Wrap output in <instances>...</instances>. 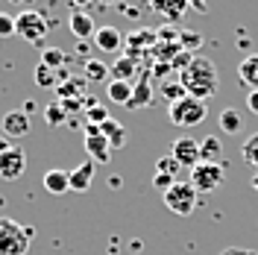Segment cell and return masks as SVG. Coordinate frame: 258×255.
<instances>
[{
  "label": "cell",
  "instance_id": "obj_30",
  "mask_svg": "<svg viewBox=\"0 0 258 255\" xmlns=\"http://www.w3.org/2000/svg\"><path fill=\"white\" fill-rule=\"evenodd\" d=\"M153 9L161 12V15L167 18H179L182 12H188V3H176V6H164V3H153Z\"/></svg>",
  "mask_w": 258,
  "mask_h": 255
},
{
  "label": "cell",
  "instance_id": "obj_1",
  "mask_svg": "<svg viewBox=\"0 0 258 255\" xmlns=\"http://www.w3.org/2000/svg\"><path fill=\"white\" fill-rule=\"evenodd\" d=\"M179 82H182V88H185V94L197 97V100H209V97L217 94V68L211 59L206 56H194L191 65L179 74Z\"/></svg>",
  "mask_w": 258,
  "mask_h": 255
},
{
  "label": "cell",
  "instance_id": "obj_26",
  "mask_svg": "<svg viewBox=\"0 0 258 255\" xmlns=\"http://www.w3.org/2000/svg\"><path fill=\"white\" fill-rule=\"evenodd\" d=\"M44 120H47L50 126H59V123H64V120H68V112H64L62 103H50L47 109H44Z\"/></svg>",
  "mask_w": 258,
  "mask_h": 255
},
{
  "label": "cell",
  "instance_id": "obj_20",
  "mask_svg": "<svg viewBox=\"0 0 258 255\" xmlns=\"http://www.w3.org/2000/svg\"><path fill=\"white\" fill-rule=\"evenodd\" d=\"M112 80H120V82H132V77L138 74V65H135V59L132 56H123V59H117V62L112 65Z\"/></svg>",
  "mask_w": 258,
  "mask_h": 255
},
{
  "label": "cell",
  "instance_id": "obj_27",
  "mask_svg": "<svg viewBox=\"0 0 258 255\" xmlns=\"http://www.w3.org/2000/svg\"><path fill=\"white\" fill-rule=\"evenodd\" d=\"M179 161L173 159V156H164V159L156 161V173H167V176H173V179H179Z\"/></svg>",
  "mask_w": 258,
  "mask_h": 255
},
{
  "label": "cell",
  "instance_id": "obj_22",
  "mask_svg": "<svg viewBox=\"0 0 258 255\" xmlns=\"http://www.w3.org/2000/svg\"><path fill=\"white\" fill-rule=\"evenodd\" d=\"M64 62H68V53L64 50H56V47H44V53H41V65H47L50 71H62Z\"/></svg>",
  "mask_w": 258,
  "mask_h": 255
},
{
  "label": "cell",
  "instance_id": "obj_21",
  "mask_svg": "<svg viewBox=\"0 0 258 255\" xmlns=\"http://www.w3.org/2000/svg\"><path fill=\"white\" fill-rule=\"evenodd\" d=\"M109 65L97 62V59H85V82H103L109 80Z\"/></svg>",
  "mask_w": 258,
  "mask_h": 255
},
{
  "label": "cell",
  "instance_id": "obj_37",
  "mask_svg": "<svg viewBox=\"0 0 258 255\" xmlns=\"http://www.w3.org/2000/svg\"><path fill=\"white\" fill-rule=\"evenodd\" d=\"M252 188H255V194H258V170H255V176H252Z\"/></svg>",
  "mask_w": 258,
  "mask_h": 255
},
{
  "label": "cell",
  "instance_id": "obj_33",
  "mask_svg": "<svg viewBox=\"0 0 258 255\" xmlns=\"http://www.w3.org/2000/svg\"><path fill=\"white\" fill-rule=\"evenodd\" d=\"M179 41H185V44H191V50L200 44V35H194V32H179Z\"/></svg>",
  "mask_w": 258,
  "mask_h": 255
},
{
  "label": "cell",
  "instance_id": "obj_29",
  "mask_svg": "<svg viewBox=\"0 0 258 255\" xmlns=\"http://www.w3.org/2000/svg\"><path fill=\"white\" fill-rule=\"evenodd\" d=\"M85 117H88V123H91V126H103V123L109 120V112H106L103 106H91V109L85 112Z\"/></svg>",
  "mask_w": 258,
  "mask_h": 255
},
{
  "label": "cell",
  "instance_id": "obj_32",
  "mask_svg": "<svg viewBox=\"0 0 258 255\" xmlns=\"http://www.w3.org/2000/svg\"><path fill=\"white\" fill-rule=\"evenodd\" d=\"M9 35H15V18L0 12V38H9Z\"/></svg>",
  "mask_w": 258,
  "mask_h": 255
},
{
  "label": "cell",
  "instance_id": "obj_28",
  "mask_svg": "<svg viewBox=\"0 0 258 255\" xmlns=\"http://www.w3.org/2000/svg\"><path fill=\"white\" fill-rule=\"evenodd\" d=\"M161 94L167 97V103H176L185 97V88H182V82H164L161 85Z\"/></svg>",
  "mask_w": 258,
  "mask_h": 255
},
{
  "label": "cell",
  "instance_id": "obj_9",
  "mask_svg": "<svg viewBox=\"0 0 258 255\" xmlns=\"http://www.w3.org/2000/svg\"><path fill=\"white\" fill-rule=\"evenodd\" d=\"M170 156L179 161V167H194V164H200V141L197 138H188V135L185 138H176Z\"/></svg>",
  "mask_w": 258,
  "mask_h": 255
},
{
  "label": "cell",
  "instance_id": "obj_8",
  "mask_svg": "<svg viewBox=\"0 0 258 255\" xmlns=\"http://www.w3.org/2000/svg\"><path fill=\"white\" fill-rule=\"evenodd\" d=\"M30 114L24 112V109H12V112L3 114V120H0V132L3 135H9L12 141H18V138H27L30 135Z\"/></svg>",
  "mask_w": 258,
  "mask_h": 255
},
{
  "label": "cell",
  "instance_id": "obj_35",
  "mask_svg": "<svg viewBox=\"0 0 258 255\" xmlns=\"http://www.w3.org/2000/svg\"><path fill=\"white\" fill-rule=\"evenodd\" d=\"M246 109L258 114V91H249V94H246Z\"/></svg>",
  "mask_w": 258,
  "mask_h": 255
},
{
  "label": "cell",
  "instance_id": "obj_12",
  "mask_svg": "<svg viewBox=\"0 0 258 255\" xmlns=\"http://www.w3.org/2000/svg\"><path fill=\"white\" fill-rule=\"evenodd\" d=\"M94 161L91 159H85L82 164H77L74 170H71V191H77V194H85L88 188H91V182H94Z\"/></svg>",
  "mask_w": 258,
  "mask_h": 255
},
{
  "label": "cell",
  "instance_id": "obj_36",
  "mask_svg": "<svg viewBox=\"0 0 258 255\" xmlns=\"http://www.w3.org/2000/svg\"><path fill=\"white\" fill-rule=\"evenodd\" d=\"M12 147H15V141H12L9 135H3V132H0V156H3L6 150H12Z\"/></svg>",
  "mask_w": 258,
  "mask_h": 255
},
{
  "label": "cell",
  "instance_id": "obj_11",
  "mask_svg": "<svg viewBox=\"0 0 258 255\" xmlns=\"http://www.w3.org/2000/svg\"><path fill=\"white\" fill-rule=\"evenodd\" d=\"M85 150H88V159L94 161V164H109L112 161V144L106 141L100 132L97 135H85Z\"/></svg>",
  "mask_w": 258,
  "mask_h": 255
},
{
  "label": "cell",
  "instance_id": "obj_23",
  "mask_svg": "<svg viewBox=\"0 0 258 255\" xmlns=\"http://www.w3.org/2000/svg\"><path fill=\"white\" fill-rule=\"evenodd\" d=\"M32 80L38 88H56L59 85V77H56V71H50L47 65H35V74H32Z\"/></svg>",
  "mask_w": 258,
  "mask_h": 255
},
{
  "label": "cell",
  "instance_id": "obj_17",
  "mask_svg": "<svg viewBox=\"0 0 258 255\" xmlns=\"http://www.w3.org/2000/svg\"><path fill=\"white\" fill-rule=\"evenodd\" d=\"M106 94L112 103L117 106H129V100H132V82H120V80H109L106 85Z\"/></svg>",
  "mask_w": 258,
  "mask_h": 255
},
{
  "label": "cell",
  "instance_id": "obj_18",
  "mask_svg": "<svg viewBox=\"0 0 258 255\" xmlns=\"http://www.w3.org/2000/svg\"><path fill=\"white\" fill-rule=\"evenodd\" d=\"M220 156H223V144L217 135H206L203 144H200V161H214L220 164Z\"/></svg>",
  "mask_w": 258,
  "mask_h": 255
},
{
  "label": "cell",
  "instance_id": "obj_2",
  "mask_svg": "<svg viewBox=\"0 0 258 255\" xmlns=\"http://www.w3.org/2000/svg\"><path fill=\"white\" fill-rule=\"evenodd\" d=\"M32 243V229L15 223L12 217H0V255H27Z\"/></svg>",
  "mask_w": 258,
  "mask_h": 255
},
{
  "label": "cell",
  "instance_id": "obj_16",
  "mask_svg": "<svg viewBox=\"0 0 258 255\" xmlns=\"http://www.w3.org/2000/svg\"><path fill=\"white\" fill-rule=\"evenodd\" d=\"M100 135L112 144V150H117V147H123V144H126V129L120 126L114 117H109V120L100 126Z\"/></svg>",
  "mask_w": 258,
  "mask_h": 255
},
{
  "label": "cell",
  "instance_id": "obj_19",
  "mask_svg": "<svg viewBox=\"0 0 258 255\" xmlns=\"http://www.w3.org/2000/svg\"><path fill=\"white\" fill-rule=\"evenodd\" d=\"M153 103V91H150V77H141V82L132 88V100H129V109H144Z\"/></svg>",
  "mask_w": 258,
  "mask_h": 255
},
{
  "label": "cell",
  "instance_id": "obj_4",
  "mask_svg": "<svg viewBox=\"0 0 258 255\" xmlns=\"http://www.w3.org/2000/svg\"><path fill=\"white\" fill-rule=\"evenodd\" d=\"M161 197H164L167 211H173L179 217H191L194 211H197V200H200V194H197V188H194L191 182H176L170 191H164Z\"/></svg>",
  "mask_w": 258,
  "mask_h": 255
},
{
  "label": "cell",
  "instance_id": "obj_15",
  "mask_svg": "<svg viewBox=\"0 0 258 255\" xmlns=\"http://www.w3.org/2000/svg\"><path fill=\"white\" fill-rule=\"evenodd\" d=\"M68 27H71V32L80 38V41H85V38H91L97 32L94 21H91V15H85V12H74L71 15V21H68Z\"/></svg>",
  "mask_w": 258,
  "mask_h": 255
},
{
  "label": "cell",
  "instance_id": "obj_7",
  "mask_svg": "<svg viewBox=\"0 0 258 255\" xmlns=\"http://www.w3.org/2000/svg\"><path fill=\"white\" fill-rule=\"evenodd\" d=\"M27 170V153H24V147L15 144L12 150H6L3 156H0V179H6V182H15L21 179Z\"/></svg>",
  "mask_w": 258,
  "mask_h": 255
},
{
  "label": "cell",
  "instance_id": "obj_5",
  "mask_svg": "<svg viewBox=\"0 0 258 255\" xmlns=\"http://www.w3.org/2000/svg\"><path fill=\"white\" fill-rule=\"evenodd\" d=\"M47 30H50L47 18L41 15V12H35V9H27V12L15 15V35H21L30 44H41Z\"/></svg>",
  "mask_w": 258,
  "mask_h": 255
},
{
  "label": "cell",
  "instance_id": "obj_24",
  "mask_svg": "<svg viewBox=\"0 0 258 255\" xmlns=\"http://www.w3.org/2000/svg\"><path fill=\"white\" fill-rule=\"evenodd\" d=\"M241 114L235 112V109H223L220 112V129H223L226 135H235V132H241Z\"/></svg>",
  "mask_w": 258,
  "mask_h": 255
},
{
  "label": "cell",
  "instance_id": "obj_13",
  "mask_svg": "<svg viewBox=\"0 0 258 255\" xmlns=\"http://www.w3.org/2000/svg\"><path fill=\"white\" fill-rule=\"evenodd\" d=\"M238 80H241L249 91H258V53H249V56L238 65Z\"/></svg>",
  "mask_w": 258,
  "mask_h": 255
},
{
  "label": "cell",
  "instance_id": "obj_14",
  "mask_svg": "<svg viewBox=\"0 0 258 255\" xmlns=\"http://www.w3.org/2000/svg\"><path fill=\"white\" fill-rule=\"evenodd\" d=\"M44 188H47L53 197L68 194V191H71V173H64V170H59V167L47 170V173H44Z\"/></svg>",
  "mask_w": 258,
  "mask_h": 255
},
{
  "label": "cell",
  "instance_id": "obj_31",
  "mask_svg": "<svg viewBox=\"0 0 258 255\" xmlns=\"http://www.w3.org/2000/svg\"><path fill=\"white\" fill-rule=\"evenodd\" d=\"M176 182H179V179H173V176H167V173H156V176H153V185H156V188H159L161 194L170 191V188H173Z\"/></svg>",
  "mask_w": 258,
  "mask_h": 255
},
{
  "label": "cell",
  "instance_id": "obj_10",
  "mask_svg": "<svg viewBox=\"0 0 258 255\" xmlns=\"http://www.w3.org/2000/svg\"><path fill=\"white\" fill-rule=\"evenodd\" d=\"M94 47L103 50V53H117V50L123 47V35H120L117 27L106 24V27H100V30L94 32Z\"/></svg>",
  "mask_w": 258,
  "mask_h": 255
},
{
  "label": "cell",
  "instance_id": "obj_34",
  "mask_svg": "<svg viewBox=\"0 0 258 255\" xmlns=\"http://www.w3.org/2000/svg\"><path fill=\"white\" fill-rule=\"evenodd\" d=\"M220 255H258L255 249H241V246H229V249H223Z\"/></svg>",
  "mask_w": 258,
  "mask_h": 255
},
{
  "label": "cell",
  "instance_id": "obj_6",
  "mask_svg": "<svg viewBox=\"0 0 258 255\" xmlns=\"http://www.w3.org/2000/svg\"><path fill=\"white\" fill-rule=\"evenodd\" d=\"M223 179H226V167H223V164L200 161V164H194V167H191V179H188V182L197 188V194H200V191L211 194V191H217V188L223 185Z\"/></svg>",
  "mask_w": 258,
  "mask_h": 255
},
{
  "label": "cell",
  "instance_id": "obj_3",
  "mask_svg": "<svg viewBox=\"0 0 258 255\" xmlns=\"http://www.w3.org/2000/svg\"><path fill=\"white\" fill-rule=\"evenodd\" d=\"M206 114H209L206 100H197L191 94H185L182 100L170 103V109H167L170 123H176V126H200L206 120Z\"/></svg>",
  "mask_w": 258,
  "mask_h": 255
},
{
  "label": "cell",
  "instance_id": "obj_25",
  "mask_svg": "<svg viewBox=\"0 0 258 255\" xmlns=\"http://www.w3.org/2000/svg\"><path fill=\"white\" fill-rule=\"evenodd\" d=\"M241 156H243V161H246V164H252V167L258 170V132H252V135L243 141Z\"/></svg>",
  "mask_w": 258,
  "mask_h": 255
}]
</instances>
